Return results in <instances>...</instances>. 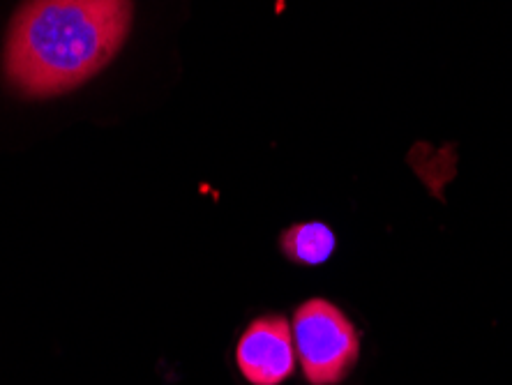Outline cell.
<instances>
[{"label":"cell","instance_id":"cell-1","mask_svg":"<svg viewBox=\"0 0 512 385\" xmlns=\"http://www.w3.org/2000/svg\"><path fill=\"white\" fill-rule=\"evenodd\" d=\"M132 26V0H26L5 42L7 81L26 97H54L104 70Z\"/></svg>","mask_w":512,"mask_h":385},{"label":"cell","instance_id":"cell-2","mask_svg":"<svg viewBox=\"0 0 512 385\" xmlns=\"http://www.w3.org/2000/svg\"><path fill=\"white\" fill-rule=\"evenodd\" d=\"M293 344L307 383L335 385L356 365L360 339L340 307L307 300L293 314Z\"/></svg>","mask_w":512,"mask_h":385},{"label":"cell","instance_id":"cell-4","mask_svg":"<svg viewBox=\"0 0 512 385\" xmlns=\"http://www.w3.org/2000/svg\"><path fill=\"white\" fill-rule=\"evenodd\" d=\"M335 233L330 226L321 222L296 224L284 231L282 252L286 259L300 266H321L335 252Z\"/></svg>","mask_w":512,"mask_h":385},{"label":"cell","instance_id":"cell-3","mask_svg":"<svg viewBox=\"0 0 512 385\" xmlns=\"http://www.w3.org/2000/svg\"><path fill=\"white\" fill-rule=\"evenodd\" d=\"M296 344L291 326L282 316H263L240 335L236 362L252 385H280L296 369Z\"/></svg>","mask_w":512,"mask_h":385}]
</instances>
